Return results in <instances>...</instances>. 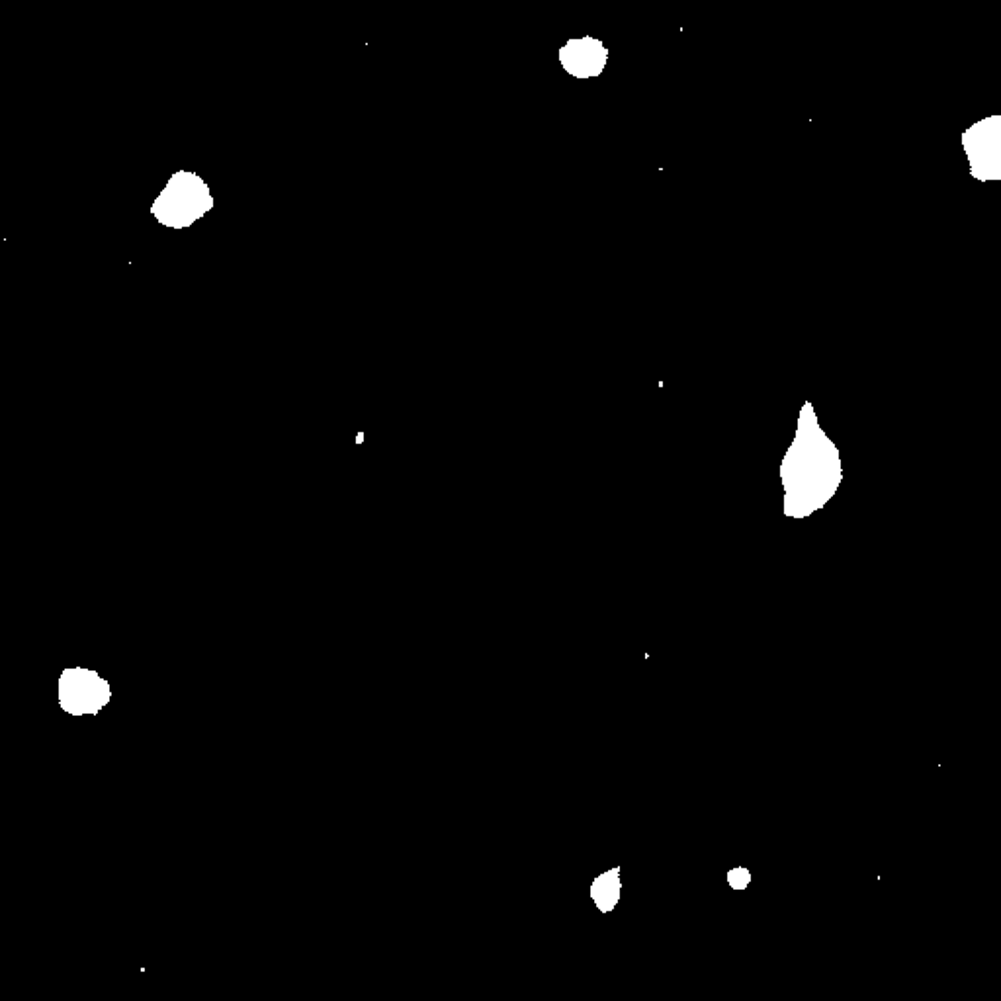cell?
I'll use <instances>...</instances> for the list:
<instances>
[{
  "label": "cell",
  "instance_id": "cell-2",
  "mask_svg": "<svg viewBox=\"0 0 1001 1001\" xmlns=\"http://www.w3.org/2000/svg\"><path fill=\"white\" fill-rule=\"evenodd\" d=\"M616 874H618V871H612L609 872V874H605V876H601V878L597 880V884H599V886H603V890L593 886V896H597V894H601V892H603V898H601V900H597V904H599V908H601L603 912H609V910H612L614 902L618 900L620 882H618Z\"/></svg>",
  "mask_w": 1001,
  "mask_h": 1001
},
{
  "label": "cell",
  "instance_id": "cell-1",
  "mask_svg": "<svg viewBox=\"0 0 1001 1001\" xmlns=\"http://www.w3.org/2000/svg\"><path fill=\"white\" fill-rule=\"evenodd\" d=\"M110 698L108 687L94 673L69 671L61 677V706L71 714H87L102 708Z\"/></svg>",
  "mask_w": 1001,
  "mask_h": 1001
}]
</instances>
